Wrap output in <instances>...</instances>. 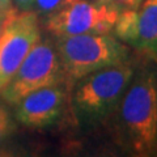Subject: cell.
Masks as SVG:
<instances>
[{
  "instance_id": "obj_12",
  "label": "cell",
  "mask_w": 157,
  "mask_h": 157,
  "mask_svg": "<svg viewBox=\"0 0 157 157\" xmlns=\"http://www.w3.org/2000/svg\"><path fill=\"white\" fill-rule=\"evenodd\" d=\"M13 3V7L18 11H33L34 2L36 0H11Z\"/></svg>"
},
{
  "instance_id": "obj_11",
  "label": "cell",
  "mask_w": 157,
  "mask_h": 157,
  "mask_svg": "<svg viewBox=\"0 0 157 157\" xmlns=\"http://www.w3.org/2000/svg\"><path fill=\"white\" fill-rule=\"evenodd\" d=\"M12 128V119L9 113L0 107V139H3Z\"/></svg>"
},
{
  "instance_id": "obj_14",
  "label": "cell",
  "mask_w": 157,
  "mask_h": 157,
  "mask_svg": "<svg viewBox=\"0 0 157 157\" xmlns=\"http://www.w3.org/2000/svg\"><path fill=\"white\" fill-rule=\"evenodd\" d=\"M11 7L7 8V9H0V34H2V32H3L4 24H6V21H7V17L9 14V9H11Z\"/></svg>"
},
{
  "instance_id": "obj_13",
  "label": "cell",
  "mask_w": 157,
  "mask_h": 157,
  "mask_svg": "<svg viewBox=\"0 0 157 157\" xmlns=\"http://www.w3.org/2000/svg\"><path fill=\"white\" fill-rule=\"evenodd\" d=\"M115 2L121 7V9H124V8L137 9L140 7V4L143 3V0H115Z\"/></svg>"
},
{
  "instance_id": "obj_16",
  "label": "cell",
  "mask_w": 157,
  "mask_h": 157,
  "mask_svg": "<svg viewBox=\"0 0 157 157\" xmlns=\"http://www.w3.org/2000/svg\"><path fill=\"white\" fill-rule=\"evenodd\" d=\"M12 6L11 0H0V9H7Z\"/></svg>"
},
{
  "instance_id": "obj_15",
  "label": "cell",
  "mask_w": 157,
  "mask_h": 157,
  "mask_svg": "<svg viewBox=\"0 0 157 157\" xmlns=\"http://www.w3.org/2000/svg\"><path fill=\"white\" fill-rule=\"evenodd\" d=\"M86 2H90V3H94V4H101V6H111V7L121 8L117 4L115 0H86Z\"/></svg>"
},
{
  "instance_id": "obj_3",
  "label": "cell",
  "mask_w": 157,
  "mask_h": 157,
  "mask_svg": "<svg viewBox=\"0 0 157 157\" xmlns=\"http://www.w3.org/2000/svg\"><path fill=\"white\" fill-rule=\"evenodd\" d=\"M55 46L64 78L72 82L101 68L128 62L127 47L109 33L56 37Z\"/></svg>"
},
{
  "instance_id": "obj_4",
  "label": "cell",
  "mask_w": 157,
  "mask_h": 157,
  "mask_svg": "<svg viewBox=\"0 0 157 157\" xmlns=\"http://www.w3.org/2000/svg\"><path fill=\"white\" fill-rule=\"evenodd\" d=\"M63 78L64 73L55 43L48 39H39L0 93L6 102L16 105L29 93L59 85Z\"/></svg>"
},
{
  "instance_id": "obj_2",
  "label": "cell",
  "mask_w": 157,
  "mask_h": 157,
  "mask_svg": "<svg viewBox=\"0 0 157 157\" xmlns=\"http://www.w3.org/2000/svg\"><path fill=\"white\" fill-rule=\"evenodd\" d=\"M134 72L132 66L126 62L78 78L72 96L77 121L85 126H93L109 118L117 110Z\"/></svg>"
},
{
  "instance_id": "obj_9",
  "label": "cell",
  "mask_w": 157,
  "mask_h": 157,
  "mask_svg": "<svg viewBox=\"0 0 157 157\" xmlns=\"http://www.w3.org/2000/svg\"><path fill=\"white\" fill-rule=\"evenodd\" d=\"M115 36L121 42L136 48L137 46V9L124 8L118 13L114 24Z\"/></svg>"
},
{
  "instance_id": "obj_5",
  "label": "cell",
  "mask_w": 157,
  "mask_h": 157,
  "mask_svg": "<svg viewBox=\"0 0 157 157\" xmlns=\"http://www.w3.org/2000/svg\"><path fill=\"white\" fill-rule=\"evenodd\" d=\"M121 8L101 6L86 0H63L46 16V29L54 37L77 34H104L114 28Z\"/></svg>"
},
{
  "instance_id": "obj_8",
  "label": "cell",
  "mask_w": 157,
  "mask_h": 157,
  "mask_svg": "<svg viewBox=\"0 0 157 157\" xmlns=\"http://www.w3.org/2000/svg\"><path fill=\"white\" fill-rule=\"evenodd\" d=\"M136 50L157 56V0H143L137 11Z\"/></svg>"
},
{
  "instance_id": "obj_1",
  "label": "cell",
  "mask_w": 157,
  "mask_h": 157,
  "mask_svg": "<svg viewBox=\"0 0 157 157\" xmlns=\"http://www.w3.org/2000/svg\"><path fill=\"white\" fill-rule=\"evenodd\" d=\"M126 144L136 156H149L157 145V71L134 72L117 107Z\"/></svg>"
},
{
  "instance_id": "obj_6",
  "label": "cell",
  "mask_w": 157,
  "mask_h": 157,
  "mask_svg": "<svg viewBox=\"0 0 157 157\" xmlns=\"http://www.w3.org/2000/svg\"><path fill=\"white\" fill-rule=\"evenodd\" d=\"M39 39L38 14L34 11L22 12L11 7L0 34V92Z\"/></svg>"
},
{
  "instance_id": "obj_7",
  "label": "cell",
  "mask_w": 157,
  "mask_h": 157,
  "mask_svg": "<svg viewBox=\"0 0 157 157\" xmlns=\"http://www.w3.org/2000/svg\"><path fill=\"white\" fill-rule=\"evenodd\" d=\"M64 90L59 85L46 86L26 94L16 104V119L29 128L54 124L62 114Z\"/></svg>"
},
{
  "instance_id": "obj_10",
  "label": "cell",
  "mask_w": 157,
  "mask_h": 157,
  "mask_svg": "<svg viewBox=\"0 0 157 157\" xmlns=\"http://www.w3.org/2000/svg\"><path fill=\"white\" fill-rule=\"evenodd\" d=\"M63 3V0H36L34 2L33 11L36 12L38 16H48L51 12Z\"/></svg>"
}]
</instances>
